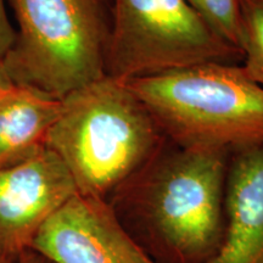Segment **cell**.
I'll use <instances>...</instances> for the list:
<instances>
[{"label":"cell","instance_id":"cell-1","mask_svg":"<svg viewBox=\"0 0 263 263\" xmlns=\"http://www.w3.org/2000/svg\"><path fill=\"white\" fill-rule=\"evenodd\" d=\"M228 156L167 140L107 202L156 263H209L224 239Z\"/></svg>","mask_w":263,"mask_h":263},{"label":"cell","instance_id":"cell-2","mask_svg":"<svg viewBox=\"0 0 263 263\" xmlns=\"http://www.w3.org/2000/svg\"><path fill=\"white\" fill-rule=\"evenodd\" d=\"M166 141L127 82L104 76L61 99L45 146L64 162L78 194L108 201Z\"/></svg>","mask_w":263,"mask_h":263},{"label":"cell","instance_id":"cell-3","mask_svg":"<svg viewBox=\"0 0 263 263\" xmlns=\"http://www.w3.org/2000/svg\"><path fill=\"white\" fill-rule=\"evenodd\" d=\"M127 84L176 145L229 153L263 141V87L241 65H196Z\"/></svg>","mask_w":263,"mask_h":263},{"label":"cell","instance_id":"cell-4","mask_svg":"<svg viewBox=\"0 0 263 263\" xmlns=\"http://www.w3.org/2000/svg\"><path fill=\"white\" fill-rule=\"evenodd\" d=\"M17 22L3 58L12 82L62 99L106 76L114 0H9Z\"/></svg>","mask_w":263,"mask_h":263},{"label":"cell","instance_id":"cell-5","mask_svg":"<svg viewBox=\"0 0 263 263\" xmlns=\"http://www.w3.org/2000/svg\"><path fill=\"white\" fill-rule=\"evenodd\" d=\"M202 64L241 65L186 0H114L106 76L129 82Z\"/></svg>","mask_w":263,"mask_h":263},{"label":"cell","instance_id":"cell-6","mask_svg":"<svg viewBox=\"0 0 263 263\" xmlns=\"http://www.w3.org/2000/svg\"><path fill=\"white\" fill-rule=\"evenodd\" d=\"M77 193L64 162L47 146L0 168V256L17 263L45 222Z\"/></svg>","mask_w":263,"mask_h":263},{"label":"cell","instance_id":"cell-7","mask_svg":"<svg viewBox=\"0 0 263 263\" xmlns=\"http://www.w3.org/2000/svg\"><path fill=\"white\" fill-rule=\"evenodd\" d=\"M32 250L51 263H156L105 200L76 194L45 222Z\"/></svg>","mask_w":263,"mask_h":263},{"label":"cell","instance_id":"cell-8","mask_svg":"<svg viewBox=\"0 0 263 263\" xmlns=\"http://www.w3.org/2000/svg\"><path fill=\"white\" fill-rule=\"evenodd\" d=\"M226 233L209 263H263V141L229 151Z\"/></svg>","mask_w":263,"mask_h":263},{"label":"cell","instance_id":"cell-9","mask_svg":"<svg viewBox=\"0 0 263 263\" xmlns=\"http://www.w3.org/2000/svg\"><path fill=\"white\" fill-rule=\"evenodd\" d=\"M61 111V99L15 84L0 95V168L27 159L45 146Z\"/></svg>","mask_w":263,"mask_h":263},{"label":"cell","instance_id":"cell-10","mask_svg":"<svg viewBox=\"0 0 263 263\" xmlns=\"http://www.w3.org/2000/svg\"><path fill=\"white\" fill-rule=\"evenodd\" d=\"M242 17V68L263 87V0H240Z\"/></svg>","mask_w":263,"mask_h":263},{"label":"cell","instance_id":"cell-11","mask_svg":"<svg viewBox=\"0 0 263 263\" xmlns=\"http://www.w3.org/2000/svg\"><path fill=\"white\" fill-rule=\"evenodd\" d=\"M207 26L241 51L242 17L240 0H186Z\"/></svg>","mask_w":263,"mask_h":263},{"label":"cell","instance_id":"cell-12","mask_svg":"<svg viewBox=\"0 0 263 263\" xmlns=\"http://www.w3.org/2000/svg\"><path fill=\"white\" fill-rule=\"evenodd\" d=\"M16 29L10 24L4 0H0V58H4L15 42Z\"/></svg>","mask_w":263,"mask_h":263},{"label":"cell","instance_id":"cell-13","mask_svg":"<svg viewBox=\"0 0 263 263\" xmlns=\"http://www.w3.org/2000/svg\"><path fill=\"white\" fill-rule=\"evenodd\" d=\"M15 83L12 82L11 78L6 71L4 61H3V58H0V95L4 94L5 91L11 89L14 87Z\"/></svg>","mask_w":263,"mask_h":263},{"label":"cell","instance_id":"cell-14","mask_svg":"<svg viewBox=\"0 0 263 263\" xmlns=\"http://www.w3.org/2000/svg\"><path fill=\"white\" fill-rule=\"evenodd\" d=\"M17 263H51V262L45 258L43 255L38 254L37 251L29 249L20 256Z\"/></svg>","mask_w":263,"mask_h":263},{"label":"cell","instance_id":"cell-15","mask_svg":"<svg viewBox=\"0 0 263 263\" xmlns=\"http://www.w3.org/2000/svg\"><path fill=\"white\" fill-rule=\"evenodd\" d=\"M0 263H15V262L10 261V259L3 257V256H0Z\"/></svg>","mask_w":263,"mask_h":263}]
</instances>
